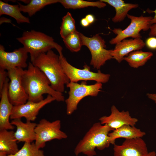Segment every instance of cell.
<instances>
[{
	"label": "cell",
	"instance_id": "6da1fadb",
	"mask_svg": "<svg viewBox=\"0 0 156 156\" xmlns=\"http://www.w3.org/2000/svg\"><path fill=\"white\" fill-rule=\"evenodd\" d=\"M22 83L28 96L27 101L38 102L43 100V95L47 94L58 102L64 101L62 93L54 90L50 82L44 73L29 62L27 69L24 70Z\"/></svg>",
	"mask_w": 156,
	"mask_h": 156
},
{
	"label": "cell",
	"instance_id": "7a4b0ae2",
	"mask_svg": "<svg viewBox=\"0 0 156 156\" xmlns=\"http://www.w3.org/2000/svg\"><path fill=\"white\" fill-rule=\"evenodd\" d=\"M31 60L45 75L54 90L62 93L64 92L65 85L70 81L63 69L59 55L51 50L40 54Z\"/></svg>",
	"mask_w": 156,
	"mask_h": 156
},
{
	"label": "cell",
	"instance_id": "3957f363",
	"mask_svg": "<svg viewBox=\"0 0 156 156\" xmlns=\"http://www.w3.org/2000/svg\"><path fill=\"white\" fill-rule=\"evenodd\" d=\"M114 130L106 125L100 122L94 123L76 146L74 153L77 156L82 153L87 156H94L96 154V148L103 150L110 144L108 134Z\"/></svg>",
	"mask_w": 156,
	"mask_h": 156
},
{
	"label": "cell",
	"instance_id": "277c9868",
	"mask_svg": "<svg viewBox=\"0 0 156 156\" xmlns=\"http://www.w3.org/2000/svg\"><path fill=\"white\" fill-rule=\"evenodd\" d=\"M16 39L30 54L31 59L53 49L57 50L59 55L62 54V47L55 42L52 37L42 32L33 30L26 31L21 37Z\"/></svg>",
	"mask_w": 156,
	"mask_h": 156
},
{
	"label": "cell",
	"instance_id": "5b68a950",
	"mask_svg": "<svg viewBox=\"0 0 156 156\" xmlns=\"http://www.w3.org/2000/svg\"><path fill=\"white\" fill-rule=\"evenodd\" d=\"M66 86L70 90L68 98L65 100L66 112L68 115H70L77 109L78 103L83 98L88 96H96L101 91L102 85L99 82L88 85L86 81H83L80 84L70 82Z\"/></svg>",
	"mask_w": 156,
	"mask_h": 156
},
{
	"label": "cell",
	"instance_id": "8992f818",
	"mask_svg": "<svg viewBox=\"0 0 156 156\" xmlns=\"http://www.w3.org/2000/svg\"><path fill=\"white\" fill-rule=\"evenodd\" d=\"M82 45L86 47L91 55L90 64L93 67L99 69L106 62L112 59V49L107 50L105 42L98 34L89 37L80 32Z\"/></svg>",
	"mask_w": 156,
	"mask_h": 156
},
{
	"label": "cell",
	"instance_id": "52a82bcc",
	"mask_svg": "<svg viewBox=\"0 0 156 156\" xmlns=\"http://www.w3.org/2000/svg\"><path fill=\"white\" fill-rule=\"evenodd\" d=\"M59 55L63 69L70 82L77 83L80 81H94L102 83H107L109 79L110 75L109 74L103 73L100 70L97 72H92L90 67L86 64L83 66L82 69L76 68L68 62L63 54Z\"/></svg>",
	"mask_w": 156,
	"mask_h": 156
},
{
	"label": "cell",
	"instance_id": "ba28073f",
	"mask_svg": "<svg viewBox=\"0 0 156 156\" xmlns=\"http://www.w3.org/2000/svg\"><path fill=\"white\" fill-rule=\"evenodd\" d=\"M60 129L61 121L59 120L51 122L45 119L41 120L35 129V144L36 147L40 149L45 146L47 142L66 138L67 135Z\"/></svg>",
	"mask_w": 156,
	"mask_h": 156
},
{
	"label": "cell",
	"instance_id": "9c48e42d",
	"mask_svg": "<svg viewBox=\"0 0 156 156\" xmlns=\"http://www.w3.org/2000/svg\"><path fill=\"white\" fill-rule=\"evenodd\" d=\"M127 17L131 20L129 25L124 29L114 28L112 31L116 35L109 41L111 44H116L123 40L129 37L133 38H141L140 32L146 31L149 29L150 22L153 18L151 16H136L128 14Z\"/></svg>",
	"mask_w": 156,
	"mask_h": 156
},
{
	"label": "cell",
	"instance_id": "30bf717a",
	"mask_svg": "<svg viewBox=\"0 0 156 156\" xmlns=\"http://www.w3.org/2000/svg\"><path fill=\"white\" fill-rule=\"evenodd\" d=\"M24 70L22 68H16L7 71L10 80L8 86V96L14 106L24 104L28 100V96L22 83Z\"/></svg>",
	"mask_w": 156,
	"mask_h": 156
},
{
	"label": "cell",
	"instance_id": "8fae6325",
	"mask_svg": "<svg viewBox=\"0 0 156 156\" xmlns=\"http://www.w3.org/2000/svg\"><path fill=\"white\" fill-rule=\"evenodd\" d=\"M28 52L23 47L11 52L5 51L0 45V68L8 71L16 68L23 69L28 67Z\"/></svg>",
	"mask_w": 156,
	"mask_h": 156
},
{
	"label": "cell",
	"instance_id": "7c38bea8",
	"mask_svg": "<svg viewBox=\"0 0 156 156\" xmlns=\"http://www.w3.org/2000/svg\"><path fill=\"white\" fill-rule=\"evenodd\" d=\"M55 100L51 96L48 95L42 101L38 102L27 101L26 103L14 106L10 119L24 117L27 121H33L36 118L40 109L46 105Z\"/></svg>",
	"mask_w": 156,
	"mask_h": 156
},
{
	"label": "cell",
	"instance_id": "4fadbf2b",
	"mask_svg": "<svg viewBox=\"0 0 156 156\" xmlns=\"http://www.w3.org/2000/svg\"><path fill=\"white\" fill-rule=\"evenodd\" d=\"M114 156H146L148 152L141 138L126 139L121 145L114 144Z\"/></svg>",
	"mask_w": 156,
	"mask_h": 156
},
{
	"label": "cell",
	"instance_id": "5bb4252c",
	"mask_svg": "<svg viewBox=\"0 0 156 156\" xmlns=\"http://www.w3.org/2000/svg\"><path fill=\"white\" fill-rule=\"evenodd\" d=\"M111 113L108 116H104L99 119L101 123L106 125L114 130L124 125L135 126L138 120L130 116L128 111H120L113 105L111 109Z\"/></svg>",
	"mask_w": 156,
	"mask_h": 156
},
{
	"label": "cell",
	"instance_id": "9a60e30c",
	"mask_svg": "<svg viewBox=\"0 0 156 156\" xmlns=\"http://www.w3.org/2000/svg\"><path fill=\"white\" fill-rule=\"evenodd\" d=\"M9 81L8 77L0 93V130H11L14 128V126L11 124L9 120L14 107L8 96V86Z\"/></svg>",
	"mask_w": 156,
	"mask_h": 156
},
{
	"label": "cell",
	"instance_id": "2e32d148",
	"mask_svg": "<svg viewBox=\"0 0 156 156\" xmlns=\"http://www.w3.org/2000/svg\"><path fill=\"white\" fill-rule=\"evenodd\" d=\"M145 45V43L141 38L125 39L116 44L112 52V58L120 63L129 53L141 50Z\"/></svg>",
	"mask_w": 156,
	"mask_h": 156
},
{
	"label": "cell",
	"instance_id": "e0dca14e",
	"mask_svg": "<svg viewBox=\"0 0 156 156\" xmlns=\"http://www.w3.org/2000/svg\"><path fill=\"white\" fill-rule=\"evenodd\" d=\"M27 121L25 122L22 121L21 118L12 120L11 124L16 128L14 135L18 142H32L35 141L36 134L35 129L37 124Z\"/></svg>",
	"mask_w": 156,
	"mask_h": 156
},
{
	"label": "cell",
	"instance_id": "ac0fdd59",
	"mask_svg": "<svg viewBox=\"0 0 156 156\" xmlns=\"http://www.w3.org/2000/svg\"><path fill=\"white\" fill-rule=\"evenodd\" d=\"M145 134V132L135 126L124 125L109 133L108 135L110 144L114 145L117 138H123L126 140L142 138Z\"/></svg>",
	"mask_w": 156,
	"mask_h": 156
},
{
	"label": "cell",
	"instance_id": "d6986e66",
	"mask_svg": "<svg viewBox=\"0 0 156 156\" xmlns=\"http://www.w3.org/2000/svg\"><path fill=\"white\" fill-rule=\"evenodd\" d=\"M17 142L14 131L0 130V151L8 155L15 154L19 150Z\"/></svg>",
	"mask_w": 156,
	"mask_h": 156
},
{
	"label": "cell",
	"instance_id": "ffe728a7",
	"mask_svg": "<svg viewBox=\"0 0 156 156\" xmlns=\"http://www.w3.org/2000/svg\"><path fill=\"white\" fill-rule=\"evenodd\" d=\"M100 0L114 8L116 14L112 20L115 23L123 21L127 16L129 11L132 9L137 8L139 6L138 4L125 3L123 0Z\"/></svg>",
	"mask_w": 156,
	"mask_h": 156
},
{
	"label": "cell",
	"instance_id": "44dd1931",
	"mask_svg": "<svg viewBox=\"0 0 156 156\" xmlns=\"http://www.w3.org/2000/svg\"><path fill=\"white\" fill-rule=\"evenodd\" d=\"M18 5H11L0 1V16L6 15L14 18L18 24L30 23L29 18L23 15Z\"/></svg>",
	"mask_w": 156,
	"mask_h": 156
},
{
	"label": "cell",
	"instance_id": "7402d4cb",
	"mask_svg": "<svg viewBox=\"0 0 156 156\" xmlns=\"http://www.w3.org/2000/svg\"><path fill=\"white\" fill-rule=\"evenodd\" d=\"M153 55L151 52L137 50L129 53L124 58V60L126 61L131 67L138 68L144 65Z\"/></svg>",
	"mask_w": 156,
	"mask_h": 156
},
{
	"label": "cell",
	"instance_id": "603a6c76",
	"mask_svg": "<svg viewBox=\"0 0 156 156\" xmlns=\"http://www.w3.org/2000/svg\"><path fill=\"white\" fill-rule=\"evenodd\" d=\"M59 0H31L27 5L18 3L21 12L27 13L30 17L46 6L59 3Z\"/></svg>",
	"mask_w": 156,
	"mask_h": 156
},
{
	"label": "cell",
	"instance_id": "cb8c5ba5",
	"mask_svg": "<svg viewBox=\"0 0 156 156\" xmlns=\"http://www.w3.org/2000/svg\"><path fill=\"white\" fill-rule=\"evenodd\" d=\"M59 3L66 9H76L88 7H96L99 8H103L106 3L100 0L96 1L83 0H59Z\"/></svg>",
	"mask_w": 156,
	"mask_h": 156
},
{
	"label": "cell",
	"instance_id": "d4e9b609",
	"mask_svg": "<svg viewBox=\"0 0 156 156\" xmlns=\"http://www.w3.org/2000/svg\"><path fill=\"white\" fill-rule=\"evenodd\" d=\"M75 21L71 14L68 12L62 18L60 34L63 39L76 31Z\"/></svg>",
	"mask_w": 156,
	"mask_h": 156
},
{
	"label": "cell",
	"instance_id": "484cf974",
	"mask_svg": "<svg viewBox=\"0 0 156 156\" xmlns=\"http://www.w3.org/2000/svg\"><path fill=\"white\" fill-rule=\"evenodd\" d=\"M7 156H45L43 151L37 148L35 143L25 142L16 153Z\"/></svg>",
	"mask_w": 156,
	"mask_h": 156
},
{
	"label": "cell",
	"instance_id": "4316f807",
	"mask_svg": "<svg viewBox=\"0 0 156 156\" xmlns=\"http://www.w3.org/2000/svg\"><path fill=\"white\" fill-rule=\"evenodd\" d=\"M63 40L66 48L72 52H78L83 46L80 32L77 30L68 35Z\"/></svg>",
	"mask_w": 156,
	"mask_h": 156
},
{
	"label": "cell",
	"instance_id": "83f0119b",
	"mask_svg": "<svg viewBox=\"0 0 156 156\" xmlns=\"http://www.w3.org/2000/svg\"><path fill=\"white\" fill-rule=\"evenodd\" d=\"M8 77L7 71L0 68V93L2 90L4 84Z\"/></svg>",
	"mask_w": 156,
	"mask_h": 156
},
{
	"label": "cell",
	"instance_id": "f1b7e54d",
	"mask_svg": "<svg viewBox=\"0 0 156 156\" xmlns=\"http://www.w3.org/2000/svg\"><path fill=\"white\" fill-rule=\"evenodd\" d=\"M145 45L149 49L152 50L156 49V38L150 37L146 40Z\"/></svg>",
	"mask_w": 156,
	"mask_h": 156
},
{
	"label": "cell",
	"instance_id": "f546056e",
	"mask_svg": "<svg viewBox=\"0 0 156 156\" xmlns=\"http://www.w3.org/2000/svg\"><path fill=\"white\" fill-rule=\"evenodd\" d=\"M150 29L149 35L150 37L156 36V23L151 25L149 27Z\"/></svg>",
	"mask_w": 156,
	"mask_h": 156
},
{
	"label": "cell",
	"instance_id": "4dcf8cb0",
	"mask_svg": "<svg viewBox=\"0 0 156 156\" xmlns=\"http://www.w3.org/2000/svg\"><path fill=\"white\" fill-rule=\"evenodd\" d=\"M85 18L90 24L93 23L95 20V17L92 14H88L86 16Z\"/></svg>",
	"mask_w": 156,
	"mask_h": 156
},
{
	"label": "cell",
	"instance_id": "1f68e13d",
	"mask_svg": "<svg viewBox=\"0 0 156 156\" xmlns=\"http://www.w3.org/2000/svg\"><path fill=\"white\" fill-rule=\"evenodd\" d=\"M80 24L81 26L83 27H88L90 25V24L85 17L81 19Z\"/></svg>",
	"mask_w": 156,
	"mask_h": 156
},
{
	"label": "cell",
	"instance_id": "d6a6232c",
	"mask_svg": "<svg viewBox=\"0 0 156 156\" xmlns=\"http://www.w3.org/2000/svg\"><path fill=\"white\" fill-rule=\"evenodd\" d=\"M147 97L156 103V94L147 93Z\"/></svg>",
	"mask_w": 156,
	"mask_h": 156
},
{
	"label": "cell",
	"instance_id": "836d02e7",
	"mask_svg": "<svg viewBox=\"0 0 156 156\" xmlns=\"http://www.w3.org/2000/svg\"><path fill=\"white\" fill-rule=\"evenodd\" d=\"M152 11L155 13V15L151 21L150 22L151 25L156 23V8L155 10Z\"/></svg>",
	"mask_w": 156,
	"mask_h": 156
},
{
	"label": "cell",
	"instance_id": "e575fe53",
	"mask_svg": "<svg viewBox=\"0 0 156 156\" xmlns=\"http://www.w3.org/2000/svg\"><path fill=\"white\" fill-rule=\"evenodd\" d=\"M156 153L155 151H152L148 152L146 156H156Z\"/></svg>",
	"mask_w": 156,
	"mask_h": 156
},
{
	"label": "cell",
	"instance_id": "d590c367",
	"mask_svg": "<svg viewBox=\"0 0 156 156\" xmlns=\"http://www.w3.org/2000/svg\"><path fill=\"white\" fill-rule=\"evenodd\" d=\"M8 155L5 152L0 151V156H7Z\"/></svg>",
	"mask_w": 156,
	"mask_h": 156
}]
</instances>
